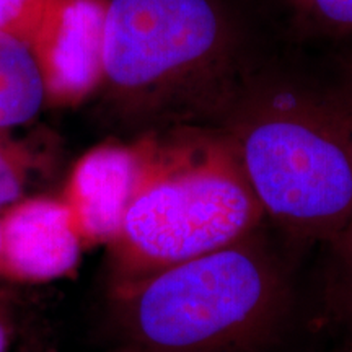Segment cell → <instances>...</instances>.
<instances>
[{"label": "cell", "mask_w": 352, "mask_h": 352, "mask_svg": "<svg viewBox=\"0 0 352 352\" xmlns=\"http://www.w3.org/2000/svg\"><path fill=\"white\" fill-rule=\"evenodd\" d=\"M290 235L333 241L352 217V64L259 46L204 121Z\"/></svg>", "instance_id": "6da1fadb"}, {"label": "cell", "mask_w": 352, "mask_h": 352, "mask_svg": "<svg viewBox=\"0 0 352 352\" xmlns=\"http://www.w3.org/2000/svg\"><path fill=\"white\" fill-rule=\"evenodd\" d=\"M139 188L108 245V290L256 233L266 219L232 147L204 126L145 139Z\"/></svg>", "instance_id": "7a4b0ae2"}, {"label": "cell", "mask_w": 352, "mask_h": 352, "mask_svg": "<svg viewBox=\"0 0 352 352\" xmlns=\"http://www.w3.org/2000/svg\"><path fill=\"white\" fill-rule=\"evenodd\" d=\"M127 352H261L289 308V284L256 233L108 290Z\"/></svg>", "instance_id": "3957f363"}, {"label": "cell", "mask_w": 352, "mask_h": 352, "mask_svg": "<svg viewBox=\"0 0 352 352\" xmlns=\"http://www.w3.org/2000/svg\"><path fill=\"white\" fill-rule=\"evenodd\" d=\"M258 46L219 0H107L103 78L158 124H204Z\"/></svg>", "instance_id": "277c9868"}, {"label": "cell", "mask_w": 352, "mask_h": 352, "mask_svg": "<svg viewBox=\"0 0 352 352\" xmlns=\"http://www.w3.org/2000/svg\"><path fill=\"white\" fill-rule=\"evenodd\" d=\"M104 12L107 0H47L28 43L47 100L76 103L103 78Z\"/></svg>", "instance_id": "5b68a950"}, {"label": "cell", "mask_w": 352, "mask_h": 352, "mask_svg": "<svg viewBox=\"0 0 352 352\" xmlns=\"http://www.w3.org/2000/svg\"><path fill=\"white\" fill-rule=\"evenodd\" d=\"M85 245L63 197H21L0 214V279L36 285L76 274Z\"/></svg>", "instance_id": "8992f818"}, {"label": "cell", "mask_w": 352, "mask_h": 352, "mask_svg": "<svg viewBox=\"0 0 352 352\" xmlns=\"http://www.w3.org/2000/svg\"><path fill=\"white\" fill-rule=\"evenodd\" d=\"M145 157V139L134 145L103 144L74 166L63 201L85 248L108 246L116 239L142 178Z\"/></svg>", "instance_id": "52a82bcc"}, {"label": "cell", "mask_w": 352, "mask_h": 352, "mask_svg": "<svg viewBox=\"0 0 352 352\" xmlns=\"http://www.w3.org/2000/svg\"><path fill=\"white\" fill-rule=\"evenodd\" d=\"M44 100L46 90L32 50L0 33V131L33 120Z\"/></svg>", "instance_id": "ba28073f"}, {"label": "cell", "mask_w": 352, "mask_h": 352, "mask_svg": "<svg viewBox=\"0 0 352 352\" xmlns=\"http://www.w3.org/2000/svg\"><path fill=\"white\" fill-rule=\"evenodd\" d=\"M302 32L321 36L352 34V0H285Z\"/></svg>", "instance_id": "9c48e42d"}, {"label": "cell", "mask_w": 352, "mask_h": 352, "mask_svg": "<svg viewBox=\"0 0 352 352\" xmlns=\"http://www.w3.org/2000/svg\"><path fill=\"white\" fill-rule=\"evenodd\" d=\"M26 175V152L0 135V214L23 197Z\"/></svg>", "instance_id": "30bf717a"}, {"label": "cell", "mask_w": 352, "mask_h": 352, "mask_svg": "<svg viewBox=\"0 0 352 352\" xmlns=\"http://www.w3.org/2000/svg\"><path fill=\"white\" fill-rule=\"evenodd\" d=\"M46 6L47 0H0V33L28 46Z\"/></svg>", "instance_id": "8fae6325"}, {"label": "cell", "mask_w": 352, "mask_h": 352, "mask_svg": "<svg viewBox=\"0 0 352 352\" xmlns=\"http://www.w3.org/2000/svg\"><path fill=\"white\" fill-rule=\"evenodd\" d=\"M16 333V315L10 298L0 292V352H10Z\"/></svg>", "instance_id": "7c38bea8"}, {"label": "cell", "mask_w": 352, "mask_h": 352, "mask_svg": "<svg viewBox=\"0 0 352 352\" xmlns=\"http://www.w3.org/2000/svg\"><path fill=\"white\" fill-rule=\"evenodd\" d=\"M333 243L338 248V252H340L341 261L344 264L347 280H349L351 297H352V217L349 219V222L346 223V227L342 228L340 235L333 240Z\"/></svg>", "instance_id": "4fadbf2b"}, {"label": "cell", "mask_w": 352, "mask_h": 352, "mask_svg": "<svg viewBox=\"0 0 352 352\" xmlns=\"http://www.w3.org/2000/svg\"><path fill=\"white\" fill-rule=\"evenodd\" d=\"M346 352H352V346H351V347H349V349H347Z\"/></svg>", "instance_id": "5bb4252c"}, {"label": "cell", "mask_w": 352, "mask_h": 352, "mask_svg": "<svg viewBox=\"0 0 352 352\" xmlns=\"http://www.w3.org/2000/svg\"><path fill=\"white\" fill-rule=\"evenodd\" d=\"M349 63H351V64H352V56H351V59H349Z\"/></svg>", "instance_id": "9a60e30c"}, {"label": "cell", "mask_w": 352, "mask_h": 352, "mask_svg": "<svg viewBox=\"0 0 352 352\" xmlns=\"http://www.w3.org/2000/svg\"><path fill=\"white\" fill-rule=\"evenodd\" d=\"M120 352H127V351H122V349H121V351H120Z\"/></svg>", "instance_id": "2e32d148"}]
</instances>
